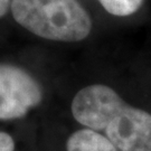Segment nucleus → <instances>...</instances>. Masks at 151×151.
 Segmentation results:
<instances>
[{
	"label": "nucleus",
	"instance_id": "0eeeda50",
	"mask_svg": "<svg viewBox=\"0 0 151 151\" xmlns=\"http://www.w3.org/2000/svg\"><path fill=\"white\" fill-rule=\"evenodd\" d=\"M10 5V0H0V18L5 16Z\"/></svg>",
	"mask_w": 151,
	"mask_h": 151
},
{
	"label": "nucleus",
	"instance_id": "f257e3e1",
	"mask_svg": "<svg viewBox=\"0 0 151 151\" xmlns=\"http://www.w3.org/2000/svg\"><path fill=\"white\" fill-rule=\"evenodd\" d=\"M70 109L78 123L103 132L119 151H151V114L127 104L111 87L82 88Z\"/></svg>",
	"mask_w": 151,
	"mask_h": 151
},
{
	"label": "nucleus",
	"instance_id": "39448f33",
	"mask_svg": "<svg viewBox=\"0 0 151 151\" xmlns=\"http://www.w3.org/2000/svg\"><path fill=\"white\" fill-rule=\"evenodd\" d=\"M103 8L114 16H130L140 8L143 0H99Z\"/></svg>",
	"mask_w": 151,
	"mask_h": 151
},
{
	"label": "nucleus",
	"instance_id": "f03ea898",
	"mask_svg": "<svg viewBox=\"0 0 151 151\" xmlns=\"http://www.w3.org/2000/svg\"><path fill=\"white\" fill-rule=\"evenodd\" d=\"M10 7L20 26L45 39L80 42L91 32V18L76 0H12Z\"/></svg>",
	"mask_w": 151,
	"mask_h": 151
},
{
	"label": "nucleus",
	"instance_id": "7ed1b4c3",
	"mask_svg": "<svg viewBox=\"0 0 151 151\" xmlns=\"http://www.w3.org/2000/svg\"><path fill=\"white\" fill-rule=\"evenodd\" d=\"M43 99L38 82L20 67L0 64V119L22 118Z\"/></svg>",
	"mask_w": 151,
	"mask_h": 151
},
{
	"label": "nucleus",
	"instance_id": "20e7f679",
	"mask_svg": "<svg viewBox=\"0 0 151 151\" xmlns=\"http://www.w3.org/2000/svg\"><path fill=\"white\" fill-rule=\"evenodd\" d=\"M67 151H119L110 141L91 129L78 130L70 135L66 143Z\"/></svg>",
	"mask_w": 151,
	"mask_h": 151
},
{
	"label": "nucleus",
	"instance_id": "423d86ee",
	"mask_svg": "<svg viewBox=\"0 0 151 151\" xmlns=\"http://www.w3.org/2000/svg\"><path fill=\"white\" fill-rule=\"evenodd\" d=\"M0 151H15V141L6 132L0 131Z\"/></svg>",
	"mask_w": 151,
	"mask_h": 151
}]
</instances>
